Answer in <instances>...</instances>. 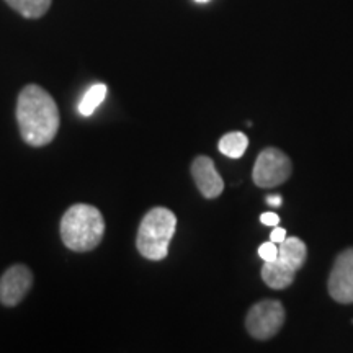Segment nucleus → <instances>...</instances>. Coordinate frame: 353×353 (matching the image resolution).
I'll use <instances>...</instances> for the list:
<instances>
[{"label": "nucleus", "mask_w": 353, "mask_h": 353, "mask_svg": "<svg viewBox=\"0 0 353 353\" xmlns=\"http://www.w3.org/2000/svg\"><path fill=\"white\" fill-rule=\"evenodd\" d=\"M17 123L21 139L33 148H43L54 141L61 114L54 99L37 83L21 88L17 100Z\"/></svg>", "instance_id": "f257e3e1"}, {"label": "nucleus", "mask_w": 353, "mask_h": 353, "mask_svg": "<svg viewBox=\"0 0 353 353\" xmlns=\"http://www.w3.org/2000/svg\"><path fill=\"white\" fill-rule=\"evenodd\" d=\"M61 239L74 252H90L103 239L105 219L99 208L76 203L61 218Z\"/></svg>", "instance_id": "f03ea898"}, {"label": "nucleus", "mask_w": 353, "mask_h": 353, "mask_svg": "<svg viewBox=\"0 0 353 353\" xmlns=\"http://www.w3.org/2000/svg\"><path fill=\"white\" fill-rule=\"evenodd\" d=\"M176 229V216L169 208L157 206L148 211L141 221L136 237L138 252L144 259L164 260L169 255V245Z\"/></svg>", "instance_id": "7ed1b4c3"}, {"label": "nucleus", "mask_w": 353, "mask_h": 353, "mask_svg": "<svg viewBox=\"0 0 353 353\" xmlns=\"http://www.w3.org/2000/svg\"><path fill=\"white\" fill-rule=\"evenodd\" d=\"M285 319L286 312L283 304L276 299H263L249 309L245 317V327L257 341H268L280 332Z\"/></svg>", "instance_id": "20e7f679"}, {"label": "nucleus", "mask_w": 353, "mask_h": 353, "mask_svg": "<svg viewBox=\"0 0 353 353\" xmlns=\"http://www.w3.org/2000/svg\"><path fill=\"white\" fill-rule=\"evenodd\" d=\"M291 175V161L276 148H267L255 161L252 179L260 188H275L285 183Z\"/></svg>", "instance_id": "39448f33"}, {"label": "nucleus", "mask_w": 353, "mask_h": 353, "mask_svg": "<svg viewBox=\"0 0 353 353\" xmlns=\"http://www.w3.org/2000/svg\"><path fill=\"white\" fill-rule=\"evenodd\" d=\"M32 270L21 263L12 265L0 278V303L6 307L19 306L32 288Z\"/></svg>", "instance_id": "423d86ee"}, {"label": "nucleus", "mask_w": 353, "mask_h": 353, "mask_svg": "<svg viewBox=\"0 0 353 353\" xmlns=\"http://www.w3.org/2000/svg\"><path fill=\"white\" fill-rule=\"evenodd\" d=\"M327 286L330 296L337 303H353V247L337 255L330 270Z\"/></svg>", "instance_id": "0eeeda50"}, {"label": "nucleus", "mask_w": 353, "mask_h": 353, "mask_svg": "<svg viewBox=\"0 0 353 353\" xmlns=\"http://www.w3.org/2000/svg\"><path fill=\"white\" fill-rule=\"evenodd\" d=\"M192 176L205 198L214 200L224 190L223 176L216 170L214 162L208 156H198L192 164Z\"/></svg>", "instance_id": "6e6552de"}, {"label": "nucleus", "mask_w": 353, "mask_h": 353, "mask_svg": "<svg viewBox=\"0 0 353 353\" xmlns=\"http://www.w3.org/2000/svg\"><path fill=\"white\" fill-rule=\"evenodd\" d=\"M294 275H296V270L281 262L280 259L273 260V262H265L262 267V280L265 285L273 290L288 288L293 283Z\"/></svg>", "instance_id": "1a4fd4ad"}, {"label": "nucleus", "mask_w": 353, "mask_h": 353, "mask_svg": "<svg viewBox=\"0 0 353 353\" xmlns=\"http://www.w3.org/2000/svg\"><path fill=\"white\" fill-rule=\"evenodd\" d=\"M278 259L298 272L307 259L306 244L298 237H288L278 244Z\"/></svg>", "instance_id": "9d476101"}, {"label": "nucleus", "mask_w": 353, "mask_h": 353, "mask_svg": "<svg viewBox=\"0 0 353 353\" xmlns=\"http://www.w3.org/2000/svg\"><path fill=\"white\" fill-rule=\"evenodd\" d=\"M247 145H249V138L244 134V132L232 131L224 134L223 138L219 139V152L224 154L226 157L231 159H239L244 156L247 151Z\"/></svg>", "instance_id": "9b49d317"}, {"label": "nucleus", "mask_w": 353, "mask_h": 353, "mask_svg": "<svg viewBox=\"0 0 353 353\" xmlns=\"http://www.w3.org/2000/svg\"><path fill=\"white\" fill-rule=\"evenodd\" d=\"M6 2L25 19H41L50 10L52 0H6Z\"/></svg>", "instance_id": "f8f14e48"}, {"label": "nucleus", "mask_w": 353, "mask_h": 353, "mask_svg": "<svg viewBox=\"0 0 353 353\" xmlns=\"http://www.w3.org/2000/svg\"><path fill=\"white\" fill-rule=\"evenodd\" d=\"M105 97H107V85H105V83H95V85L88 88L85 95H83L81 103H79V112H81L83 117H90V114L99 108L101 101L105 100Z\"/></svg>", "instance_id": "ddd939ff"}, {"label": "nucleus", "mask_w": 353, "mask_h": 353, "mask_svg": "<svg viewBox=\"0 0 353 353\" xmlns=\"http://www.w3.org/2000/svg\"><path fill=\"white\" fill-rule=\"evenodd\" d=\"M259 255L263 262H273L278 259V244L275 242H265L259 247Z\"/></svg>", "instance_id": "4468645a"}, {"label": "nucleus", "mask_w": 353, "mask_h": 353, "mask_svg": "<svg viewBox=\"0 0 353 353\" xmlns=\"http://www.w3.org/2000/svg\"><path fill=\"white\" fill-rule=\"evenodd\" d=\"M260 221H262L265 226L275 228V226H278V223H280V218H278V214H275V213H263L262 216H260Z\"/></svg>", "instance_id": "2eb2a0df"}, {"label": "nucleus", "mask_w": 353, "mask_h": 353, "mask_svg": "<svg viewBox=\"0 0 353 353\" xmlns=\"http://www.w3.org/2000/svg\"><path fill=\"white\" fill-rule=\"evenodd\" d=\"M286 239V231L283 228H276L273 229L272 234H270V241L275 242V244H280V242H283Z\"/></svg>", "instance_id": "dca6fc26"}, {"label": "nucleus", "mask_w": 353, "mask_h": 353, "mask_svg": "<svg viewBox=\"0 0 353 353\" xmlns=\"http://www.w3.org/2000/svg\"><path fill=\"white\" fill-rule=\"evenodd\" d=\"M267 203H268V205H272V206H280L281 205V196H278V195L267 196Z\"/></svg>", "instance_id": "f3484780"}, {"label": "nucleus", "mask_w": 353, "mask_h": 353, "mask_svg": "<svg viewBox=\"0 0 353 353\" xmlns=\"http://www.w3.org/2000/svg\"><path fill=\"white\" fill-rule=\"evenodd\" d=\"M195 2H198V3H208L210 0H195Z\"/></svg>", "instance_id": "a211bd4d"}]
</instances>
